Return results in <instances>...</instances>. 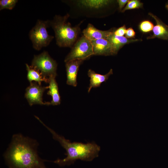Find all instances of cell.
Instances as JSON below:
<instances>
[{
	"label": "cell",
	"mask_w": 168,
	"mask_h": 168,
	"mask_svg": "<svg viewBox=\"0 0 168 168\" xmlns=\"http://www.w3.org/2000/svg\"><path fill=\"white\" fill-rule=\"evenodd\" d=\"M166 7L168 9V7Z\"/></svg>",
	"instance_id": "24"
},
{
	"label": "cell",
	"mask_w": 168,
	"mask_h": 168,
	"mask_svg": "<svg viewBox=\"0 0 168 168\" xmlns=\"http://www.w3.org/2000/svg\"><path fill=\"white\" fill-rule=\"evenodd\" d=\"M125 35V37L126 38L132 39L134 38L135 35V33L132 28H129L127 29Z\"/></svg>",
	"instance_id": "21"
},
{
	"label": "cell",
	"mask_w": 168,
	"mask_h": 168,
	"mask_svg": "<svg viewBox=\"0 0 168 168\" xmlns=\"http://www.w3.org/2000/svg\"><path fill=\"white\" fill-rule=\"evenodd\" d=\"M143 3L139 0H129L126 6L121 11L124 12L127 10L141 8L143 7Z\"/></svg>",
	"instance_id": "17"
},
{
	"label": "cell",
	"mask_w": 168,
	"mask_h": 168,
	"mask_svg": "<svg viewBox=\"0 0 168 168\" xmlns=\"http://www.w3.org/2000/svg\"><path fill=\"white\" fill-rule=\"evenodd\" d=\"M113 73V70L112 69H110L108 73L105 75L97 73L92 70L89 69L88 72V75L90 79L88 90V92H90L92 88L100 86L101 83L105 82L108 79L110 76Z\"/></svg>",
	"instance_id": "13"
},
{
	"label": "cell",
	"mask_w": 168,
	"mask_h": 168,
	"mask_svg": "<svg viewBox=\"0 0 168 168\" xmlns=\"http://www.w3.org/2000/svg\"><path fill=\"white\" fill-rule=\"evenodd\" d=\"M167 4L166 6H168V2H167Z\"/></svg>",
	"instance_id": "23"
},
{
	"label": "cell",
	"mask_w": 168,
	"mask_h": 168,
	"mask_svg": "<svg viewBox=\"0 0 168 168\" xmlns=\"http://www.w3.org/2000/svg\"><path fill=\"white\" fill-rule=\"evenodd\" d=\"M94 55L92 46L90 40L84 36L78 39L66 56L64 62L76 59L86 60Z\"/></svg>",
	"instance_id": "6"
},
{
	"label": "cell",
	"mask_w": 168,
	"mask_h": 168,
	"mask_svg": "<svg viewBox=\"0 0 168 168\" xmlns=\"http://www.w3.org/2000/svg\"><path fill=\"white\" fill-rule=\"evenodd\" d=\"M50 26L49 20H38L29 32V36L34 49L39 50L48 46L54 38L49 35L47 28Z\"/></svg>",
	"instance_id": "4"
},
{
	"label": "cell",
	"mask_w": 168,
	"mask_h": 168,
	"mask_svg": "<svg viewBox=\"0 0 168 168\" xmlns=\"http://www.w3.org/2000/svg\"><path fill=\"white\" fill-rule=\"evenodd\" d=\"M113 31L108 36L106 40L110 43L112 46L115 55L116 54L119 50L125 44L133 42L141 41V39H130L124 36H119L115 35Z\"/></svg>",
	"instance_id": "11"
},
{
	"label": "cell",
	"mask_w": 168,
	"mask_h": 168,
	"mask_svg": "<svg viewBox=\"0 0 168 168\" xmlns=\"http://www.w3.org/2000/svg\"><path fill=\"white\" fill-rule=\"evenodd\" d=\"M31 66L39 71L45 78L57 76V63L46 51L39 55H34Z\"/></svg>",
	"instance_id": "5"
},
{
	"label": "cell",
	"mask_w": 168,
	"mask_h": 168,
	"mask_svg": "<svg viewBox=\"0 0 168 168\" xmlns=\"http://www.w3.org/2000/svg\"><path fill=\"white\" fill-rule=\"evenodd\" d=\"M126 30L127 29L126 26L124 25L114 31V33L116 35L119 36H124L125 34Z\"/></svg>",
	"instance_id": "20"
},
{
	"label": "cell",
	"mask_w": 168,
	"mask_h": 168,
	"mask_svg": "<svg viewBox=\"0 0 168 168\" xmlns=\"http://www.w3.org/2000/svg\"><path fill=\"white\" fill-rule=\"evenodd\" d=\"M26 65L27 72V79L30 83L34 81L40 85L43 82L48 83L49 78L44 77L39 71L31 66H30L27 63Z\"/></svg>",
	"instance_id": "15"
},
{
	"label": "cell",
	"mask_w": 168,
	"mask_h": 168,
	"mask_svg": "<svg viewBox=\"0 0 168 168\" xmlns=\"http://www.w3.org/2000/svg\"><path fill=\"white\" fill-rule=\"evenodd\" d=\"M55 78V77L54 76H51L49 78V90L47 94L52 96V100L50 102H48V105H57L60 103V97Z\"/></svg>",
	"instance_id": "14"
},
{
	"label": "cell",
	"mask_w": 168,
	"mask_h": 168,
	"mask_svg": "<svg viewBox=\"0 0 168 168\" xmlns=\"http://www.w3.org/2000/svg\"><path fill=\"white\" fill-rule=\"evenodd\" d=\"M128 0H118L117 2L119 5V9L120 11H122V9L124 7L127 3L128 2Z\"/></svg>",
	"instance_id": "22"
},
{
	"label": "cell",
	"mask_w": 168,
	"mask_h": 168,
	"mask_svg": "<svg viewBox=\"0 0 168 168\" xmlns=\"http://www.w3.org/2000/svg\"><path fill=\"white\" fill-rule=\"evenodd\" d=\"M112 2L110 0H80L77 2L79 6L91 9L103 7Z\"/></svg>",
	"instance_id": "16"
},
{
	"label": "cell",
	"mask_w": 168,
	"mask_h": 168,
	"mask_svg": "<svg viewBox=\"0 0 168 168\" xmlns=\"http://www.w3.org/2000/svg\"><path fill=\"white\" fill-rule=\"evenodd\" d=\"M49 88L48 86H42L37 82H31L26 89L25 97L29 105L34 104L48 105V102H44L42 96L44 91Z\"/></svg>",
	"instance_id": "7"
},
{
	"label": "cell",
	"mask_w": 168,
	"mask_h": 168,
	"mask_svg": "<svg viewBox=\"0 0 168 168\" xmlns=\"http://www.w3.org/2000/svg\"><path fill=\"white\" fill-rule=\"evenodd\" d=\"M148 15L155 20L156 25L154 26L152 30L153 34L147 37V39L157 38L168 40V26L152 13H149Z\"/></svg>",
	"instance_id": "10"
},
{
	"label": "cell",
	"mask_w": 168,
	"mask_h": 168,
	"mask_svg": "<svg viewBox=\"0 0 168 168\" xmlns=\"http://www.w3.org/2000/svg\"><path fill=\"white\" fill-rule=\"evenodd\" d=\"M91 41L94 55L109 56L115 55L112 46L107 40L101 39Z\"/></svg>",
	"instance_id": "9"
},
{
	"label": "cell",
	"mask_w": 168,
	"mask_h": 168,
	"mask_svg": "<svg viewBox=\"0 0 168 168\" xmlns=\"http://www.w3.org/2000/svg\"><path fill=\"white\" fill-rule=\"evenodd\" d=\"M113 31L111 30H102L98 29L91 24H88L84 29L82 33L83 36L90 41L100 39H106Z\"/></svg>",
	"instance_id": "12"
},
{
	"label": "cell",
	"mask_w": 168,
	"mask_h": 168,
	"mask_svg": "<svg viewBox=\"0 0 168 168\" xmlns=\"http://www.w3.org/2000/svg\"><path fill=\"white\" fill-rule=\"evenodd\" d=\"M69 15H55L49 21V25L55 33L56 44L61 47L72 48L78 40L80 29V24L72 26L68 21Z\"/></svg>",
	"instance_id": "3"
},
{
	"label": "cell",
	"mask_w": 168,
	"mask_h": 168,
	"mask_svg": "<svg viewBox=\"0 0 168 168\" xmlns=\"http://www.w3.org/2000/svg\"><path fill=\"white\" fill-rule=\"evenodd\" d=\"M36 118L52 134L53 139L58 141L66 151L65 155L67 156L63 159H57L54 161V163L62 167L73 164L77 160L87 161H91L98 156L100 148L95 142L86 143L71 142L46 125L38 117Z\"/></svg>",
	"instance_id": "2"
},
{
	"label": "cell",
	"mask_w": 168,
	"mask_h": 168,
	"mask_svg": "<svg viewBox=\"0 0 168 168\" xmlns=\"http://www.w3.org/2000/svg\"><path fill=\"white\" fill-rule=\"evenodd\" d=\"M84 61L82 60L76 59L66 63L67 84L75 87L77 86V76L79 68Z\"/></svg>",
	"instance_id": "8"
},
{
	"label": "cell",
	"mask_w": 168,
	"mask_h": 168,
	"mask_svg": "<svg viewBox=\"0 0 168 168\" xmlns=\"http://www.w3.org/2000/svg\"><path fill=\"white\" fill-rule=\"evenodd\" d=\"M36 140L21 134L14 135L4 157L9 168H47L39 156Z\"/></svg>",
	"instance_id": "1"
},
{
	"label": "cell",
	"mask_w": 168,
	"mask_h": 168,
	"mask_svg": "<svg viewBox=\"0 0 168 168\" xmlns=\"http://www.w3.org/2000/svg\"><path fill=\"white\" fill-rule=\"evenodd\" d=\"M18 2L17 0H0V10L4 9H12Z\"/></svg>",
	"instance_id": "18"
},
{
	"label": "cell",
	"mask_w": 168,
	"mask_h": 168,
	"mask_svg": "<svg viewBox=\"0 0 168 168\" xmlns=\"http://www.w3.org/2000/svg\"><path fill=\"white\" fill-rule=\"evenodd\" d=\"M139 27L140 30L142 32L147 33L150 32L153 30L154 25L150 21L145 20L140 23Z\"/></svg>",
	"instance_id": "19"
}]
</instances>
